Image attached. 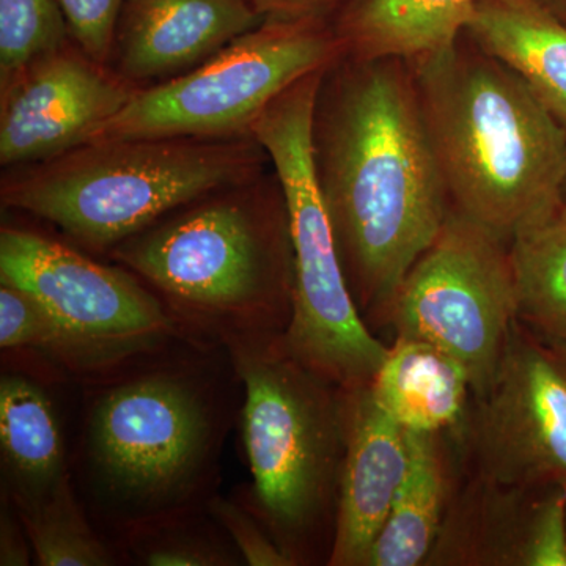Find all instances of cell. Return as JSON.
Wrapping results in <instances>:
<instances>
[{"instance_id":"4fadbf2b","label":"cell","mask_w":566,"mask_h":566,"mask_svg":"<svg viewBox=\"0 0 566 566\" xmlns=\"http://www.w3.org/2000/svg\"><path fill=\"white\" fill-rule=\"evenodd\" d=\"M424 566H566V486L458 480Z\"/></svg>"},{"instance_id":"d6986e66","label":"cell","mask_w":566,"mask_h":566,"mask_svg":"<svg viewBox=\"0 0 566 566\" xmlns=\"http://www.w3.org/2000/svg\"><path fill=\"white\" fill-rule=\"evenodd\" d=\"M449 434L411 433V463L364 566L424 565L458 483Z\"/></svg>"},{"instance_id":"277c9868","label":"cell","mask_w":566,"mask_h":566,"mask_svg":"<svg viewBox=\"0 0 566 566\" xmlns=\"http://www.w3.org/2000/svg\"><path fill=\"white\" fill-rule=\"evenodd\" d=\"M147 354L88 379L82 469L99 512L123 532L207 506L226 434L210 370Z\"/></svg>"},{"instance_id":"9c48e42d","label":"cell","mask_w":566,"mask_h":566,"mask_svg":"<svg viewBox=\"0 0 566 566\" xmlns=\"http://www.w3.org/2000/svg\"><path fill=\"white\" fill-rule=\"evenodd\" d=\"M515 322L510 241L453 210L386 316L395 337L428 342L460 360L474 397L493 381Z\"/></svg>"},{"instance_id":"9a60e30c","label":"cell","mask_w":566,"mask_h":566,"mask_svg":"<svg viewBox=\"0 0 566 566\" xmlns=\"http://www.w3.org/2000/svg\"><path fill=\"white\" fill-rule=\"evenodd\" d=\"M346 455L331 566H364L411 463V431L395 422L370 386L344 390Z\"/></svg>"},{"instance_id":"f546056e","label":"cell","mask_w":566,"mask_h":566,"mask_svg":"<svg viewBox=\"0 0 566 566\" xmlns=\"http://www.w3.org/2000/svg\"><path fill=\"white\" fill-rule=\"evenodd\" d=\"M539 6L545 7L557 20L566 24V0H536Z\"/></svg>"},{"instance_id":"ffe728a7","label":"cell","mask_w":566,"mask_h":566,"mask_svg":"<svg viewBox=\"0 0 566 566\" xmlns=\"http://www.w3.org/2000/svg\"><path fill=\"white\" fill-rule=\"evenodd\" d=\"M475 0H353L333 21L340 54L419 57L463 33Z\"/></svg>"},{"instance_id":"4dcf8cb0","label":"cell","mask_w":566,"mask_h":566,"mask_svg":"<svg viewBox=\"0 0 566 566\" xmlns=\"http://www.w3.org/2000/svg\"><path fill=\"white\" fill-rule=\"evenodd\" d=\"M562 205L566 208V172L564 177V182H562V192H560Z\"/></svg>"},{"instance_id":"52a82bcc","label":"cell","mask_w":566,"mask_h":566,"mask_svg":"<svg viewBox=\"0 0 566 566\" xmlns=\"http://www.w3.org/2000/svg\"><path fill=\"white\" fill-rule=\"evenodd\" d=\"M324 69L277 96L253 123L252 136L282 182L292 226L296 279L283 344L305 367L342 390H353L371 385L389 345L357 311L315 178L312 111Z\"/></svg>"},{"instance_id":"83f0119b","label":"cell","mask_w":566,"mask_h":566,"mask_svg":"<svg viewBox=\"0 0 566 566\" xmlns=\"http://www.w3.org/2000/svg\"><path fill=\"white\" fill-rule=\"evenodd\" d=\"M264 20L333 22L353 0H249Z\"/></svg>"},{"instance_id":"3957f363","label":"cell","mask_w":566,"mask_h":566,"mask_svg":"<svg viewBox=\"0 0 566 566\" xmlns=\"http://www.w3.org/2000/svg\"><path fill=\"white\" fill-rule=\"evenodd\" d=\"M408 62L450 210L512 241L562 207L566 132L526 82L464 33Z\"/></svg>"},{"instance_id":"8992f818","label":"cell","mask_w":566,"mask_h":566,"mask_svg":"<svg viewBox=\"0 0 566 566\" xmlns=\"http://www.w3.org/2000/svg\"><path fill=\"white\" fill-rule=\"evenodd\" d=\"M283 335V334H282ZM282 335L222 346L244 386L243 441L253 513L294 565L329 560L346 455L345 395L283 344Z\"/></svg>"},{"instance_id":"d4e9b609","label":"cell","mask_w":566,"mask_h":566,"mask_svg":"<svg viewBox=\"0 0 566 566\" xmlns=\"http://www.w3.org/2000/svg\"><path fill=\"white\" fill-rule=\"evenodd\" d=\"M191 515L129 528L125 542L134 557L150 566L238 565L221 542L192 526Z\"/></svg>"},{"instance_id":"e0dca14e","label":"cell","mask_w":566,"mask_h":566,"mask_svg":"<svg viewBox=\"0 0 566 566\" xmlns=\"http://www.w3.org/2000/svg\"><path fill=\"white\" fill-rule=\"evenodd\" d=\"M464 35L521 77L566 132V24L536 0H475Z\"/></svg>"},{"instance_id":"cb8c5ba5","label":"cell","mask_w":566,"mask_h":566,"mask_svg":"<svg viewBox=\"0 0 566 566\" xmlns=\"http://www.w3.org/2000/svg\"><path fill=\"white\" fill-rule=\"evenodd\" d=\"M70 40L57 0H0V87Z\"/></svg>"},{"instance_id":"603a6c76","label":"cell","mask_w":566,"mask_h":566,"mask_svg":"<svg viewBox=\"0 0 566 566\" xmlns=\"http://www.w3.org/2000/svg\"><path fill=\"white\" fill-rule=\"evenodd\" d=\"M0 346L50 354L73 374L98 376L95 363L81 345L35 300L10 283L0 282Z\"/></svg>"},{"instance_id":"4316f807","label":"cell","mask_w":566,"mask_h":566,"mask_svg":"<svg viewBox=\"0 0 566 566\" xmlns=\"http://www.w3.org/2000/svg\"><path fill=\"white\" fill-rule=\"evenodd\" d=\"M57 3L71 41L107 65L125 0H57Z\"/></svg>"},{"instance_id":"5bb4252c","label":"cell","mask_w":566,"mask_h":566,"mask_svg":"<svg viewBox=\"0 0 566 566\" xmlns=\"http://www.w3.org/2000/svg\"><path fill=\"white\" fill-rule=\"evenodd\" d=\"M263 18L249 0H125L107 65L134 87L180 76Z\"/></svg>"},{"instance_id":"44dd1931","label":"cell","mask_w":566,"mask_h":566,"mask_svg":"<svg viewBox=\"0 0 566 566\" xmlns=\"http://www.w3.org/2000/svg\"><path fill=\"white\" fill-rule=\"evenodd\" d=\"M516 323L566 359V208L510 241Z\"/></svg>"},{"instance_id":"f1b7e54d","label":"cell","mask_w":566,"mask_h":566,"mask_svg":"<svg viewBox=\"0 0 566 566\" xmlns=\"http://www.w3.org/2000/svg\"><path fill=\"white\" fill-rule=\"evenodd\" d=\"M32 545L28 532L18 515L17 506L3 495L2 513H0V565H31Z\"/></svg>"},{"instance_id":"6da1fadb","label":"cell","mask_w":566,"mask_h":566,"mask_svg":"<svg viewBox=\"0 0 566 566\" xmlns=\"http://www.w3.org/2000/svg\"><path fill=\"white\" fill-rule=\"evenodd\" d=\"M311 144L349 292L370 329L381 326L450 212L409 62L334 59L316 88Z\"/></svg>"},{"instance_id":"ac0fdd59","label":"cell","mask_w":566,"mask_h":566,"mask_svg":"<svg viewBox=\"0 0 566 566\" xmlns=\"http://www.w3.org/2000/svg\"><path fill=\"white\" fill-rule=\"evenodd\" d=\"M0 452L3 488L17 510L41 504L71 480L55 406L20 371L0 378Z\"/></svg>"},{"instance_id":"ba28073f","label":"cell","mask_w":566,"mask_h":566,"mask_svg":"<svg viewBox=\"0 0 566 566\" xmlns=\"http://www.w3.org/2000/svg\"><path fill=\"white\" fill-rule=\"evenodd\" d=\"M338 55L333 22L264 20L196 69L139 88L88 142L252 136L277 96Z\"/></svg>"},{"instance_id":"484cf974","label":"cell","mask_w":566,"mask_h":566,"mask_svg":"<svg viewBox=\"0 0 566 566\" xmlns=\"http://www.w3.org/2000/svg\"><path fill=\"white\" fill-rule=\"evenodd\" d=\"M208 512L230 535L238 554L249 566H294L289 554L277 545L251 506L222 497H211Z\"/></svg>"},{"instance_id":"30bf717a","label":"cell","mask_w":566,"mask_h":566,"mask_svg":"<svg viewBox=\"0 0 566 566\" xmlns=\"http://www.w3.org/2000/svg\"><path fill=\"white\" fill-rule=\"evenodd\" d=\"M0 282L35 297L91 356L99 375L185 335L132 271L36 230L2 227Z\"/></svg>"},{"instance_id":"7c38bea8","label":"cell","mask_w":566,"mask_h":566,"mask_svg":"<svg viewBox=\"0 0 566 566\" xmlns=\"http://www.w3.org/2000/svg\"><path fill=\"white\" fill-rule=\"evenodd\" d=\"M139 88L69 41L0 87V164L29 166L87 144Z\"/></svg>"},{"instance_id":"5b68a950","label":"cell","mask_w":566,"mask_h":566,"mask_svg":"<svg viewBox=\"0 0 566 566\" xmlns=\"http://www.w3.org/2000/svg\"><path fill=\"white\" fill-rule=\"evenodd\" d=\"M268 167L253 136L95 140L3 169L0 203L51 223L81 251L107 255L175 208Z\"/></svg>"},{"instance_id":"2e32d148","label":"cell","mask_w":566,"mask_h":566,"mask_svg":"<svg viewBox=\"0 0 566 566\" xmlns=\"http://www.w3.org/2000/svg\"><path fill=\"white\" fill-rule=\"evenodd\" d=\"M379 406L411 433L449 434L463 430L474 389L460 360L439 346L395 337L370 385Z\"/></svg>"},{"instance_id":"7402d4cb","label":"cell","mask_w":566,"mask_h":566,"mask_svg":"<svg viewBox=\"0 0 566 566\" xmlns=\"http://www.w3.org/2000/svg\"><path fill=\"white\" fill-rule=\"evenodd\" d=\"M36 564L41 566H111L117 557L91 526L66 482L46 501L18 510Z\"/></svg>"},{"instance_id":"8fae6325","label":"cell","mask_w":566,"mask_h":566,"mask_svg":"<svg viewBox=\"0 0 566 566\" xmlns=\"http://www.w3.org/2000/svg\"><path fill=\"white\" fill-rule=\"evenodd\" d=\"M457 449L468 474L566 486V359L515 322L493 381L476 395Z\"/></svg>"},{"instance_id":"7a4b0ae2","label":"cell","mask_w":566,"mask_h":566,"mask_svg":"<svg viewBox=\"0 0 566 566\" xmlns=\"http://www.w3.org/2000/svg\"><path fill=\"white\" fill-rule=\"evenodd\" d=\"M107 256L136 274L197 342L282 335L292 319V226L273 166L175 208Z\"/></svg>"}]
</instances>
